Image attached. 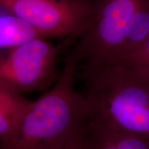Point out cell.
<instances>
[{
  "label": "cell",
  "mask_w": 149,
  "mask_h": 149,
  "mask_svg": "<svg viewBox=\"0 0 149 149\" xmlns=\"http://www.w3.org/2000/svg\"><path fill=\"white\" fill-rule=\"evenodd\" d=\"M81 77L93 122L149 139V68L107 62L83 70Z\"/></svg>",
  "instance_id": "1"
},
{
  "label": "cell",
  "mask_w": 149,
  "mask_h": 149,
  "mask_svg": "<svg viewBox=\"0 0 149 149\" xmlns=\"http://www.w3.org/2000/svg\"><path fill=\"white\" fill-rule=\"evenodd\" d=\"M77 64L67 53L58 81L35 101L18 131L0 149H57L87 129L90 107L73 86Z\"/></svg>",
  "instance_id": "2"
},
{
  "label": "cell",
  "mask_w": 149,
  "mask_h": 149,
  "mask_svg": "<svg viewBox=\"0 0 149 149\" xmlns=\"http://www.w3.org/2000/svg\"><path fill=\"white\" fill-rule=\"evenodd\" d=\"M88 8L84 31L68 53L81 71L109 61L118 52L127 31L145 0H84Z\"/></svg>",
  "instance_id": "3"
},
{
  "label": "cell",
  "mask_w": 149,
  "mask_h": 149,
  "mask_svg": "<svg viewBox=\"0 0 149 149\" xmlns=\"http://www.w3.org/2000/svg\"><path fill=\"white\" fill-rule=\"evenodd\" d=\"M61 48L40 38L1 51L0 80L23 94L48 90L61 76L56 66Z\"/></svg>",
  "instance_id": "4"
},
{
  "label": "cell",
  "mask_w": 149,
  "mask_h": 149,
  "mask_svg": "<svg viewBox=\"0 0 149 149\" xmlns=\"http://www.w3.org/2000/svg\"><path fill=\"white\" fill-rule=\"evenodd\" d=\"M1 9L23 19L46 38H78L88 21L84 0H0Z\"/></svg>",
  "instance_id": "5"
},
{
  "label": "cell",
  "mask_w": 149,
  "mask_h": 149,
  "mask_svg": "<svg viewBox=\"0 0 149 149\" xmlns=\"http://www.w3.org/2000/svg\"><path fill=\"white\" fill-rule=\"evenodd\" d=\"M35 101L0 80V148L15 135Z\"/></svg>",
  "instance_id": "6"
},
{
  "label": "cell",
  "mask_w": 149,
  "mask_h": 149,
  "mask_svg": "<svg viewBox=\"0 0 149 149\" xmlns=\"http://www.w3.org/2000/svg\"><path fill=\"white\" fill-rule=\"evenodd\" d=\"M86 149H149V139L113 131L91 121L84 135Z\"/></svg>",
  "instance_id": "7"
},
{
  "label": "cell",
  "mask_w": 149,
  "mask_h": 149,
  "mask_svg": "<svg viewBox=\"0 0 149 149\" xmlns=\"http://www.w3.org/2000/svg\"><path fill=\"white\" fill-rule=\"evenodd\" d=\"M46 39L31 24L1 9L0 15V48H15L36 39Z\"/></svg>",
  "instance_id": "8"
},
{
  "label": "cell",
  "mask_w": 149,
  "mask_h": 149,
  "mask_svg": "<svg viewBox=\"0 0 149 149\" xmlns=\"http://www.w3.org/2000/svg\"><path fill=\"white\" fill-rule=\"evenodd\" d=\"M149 35V0H145L136 13L118 52L107 62H114L133 51Z\"/></svg>",
  "instance_id": "9"
},
{
  "label": "cell",
  "mask_w": 149,
  "mask_h": 149,
  "mask_svg": "<svg viewBox=\"0 0 149 149\" xmlns=\"http://www.w3.org/2000/svg\"><path fill=\"white\" fill-rule=\"evenodd\" d=\"M114 62H129L149 68V35L133 51Z\"/></svg>",
  "instance_id": "10"
},
{
  "label": "cell",
  "mask_w": 149,
  "mask_h": 149,
  "mask_svg": "<svg viewBox=\"0 0 149 149\" xmlns=\"http://www.w3.org/2000/svg\"><path fill=\"white\" fill-rule=\"evenodd\" d=\"M86 130L82 133L74 136L66 143L59 147L57 149H86L84 141Z\"/></svg>",
  "instance_id": "11"
}]
</instances>
